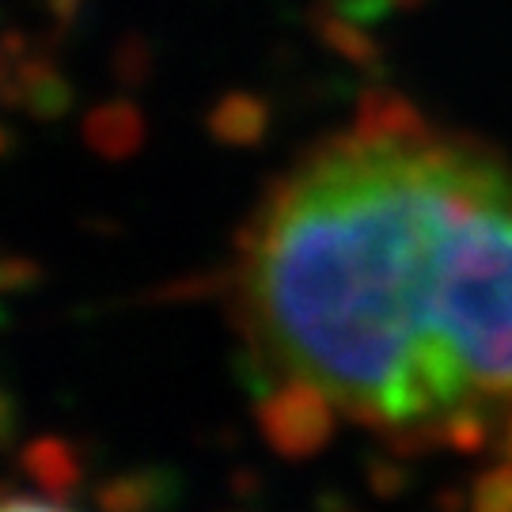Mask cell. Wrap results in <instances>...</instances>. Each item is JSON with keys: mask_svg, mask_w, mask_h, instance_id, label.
<instances>
[{"mask_svg": "<svg viewBox=\"0 0 512 512\" xmlns=\"http://www.w3.org/2000/svg\"><path fill=\"white\" fill-rule=\"evenodd\" d=\"M471 509L475 512H512V463H497L471 482Z\"/></svg>", "mask_w": 512, "mask_h": 512, "instance_id": "obj_10", "label": "cell"}, {"mask_svg": "<svg viewBox=\"0 0 512 512\" xmlns=\"http://www.w3.org/2000/svg\"><path fill=\"white\" fill-rule=\"evenodd\" d=\"M365 478H368V486H372V494L387 497V501L406 494V486H410V475H406V467L399 463L395 452H391V456H368Z\"/></svg>", "mask_w": 512, "mask_h": 512, "instance_id": "obj_11", "label": "cell"}, {"mask_svg": "<svg viewBox=\"0 0 512 512\" xmlns=\"http://www.w3.org/2000/svg\"><path fill=\"white\" fill-rule=\"evenodd\" d=\"M258 429L281 459H311L334 437V399L304 376H289L258 399Z\"/></svg>", "mask_w": 512, "mask_h": 512, "instance_id": "obj_2", "label": "cell"}, {"mask_svg": "<svg viewBox=\"0 0 512 512\" xmlns=\"http://www.w3.org/2000/svg\"><path fill=\"white\" fill-rule=\"evenodd\" d=\"M338 4V12L349 19H357V23H376V19H384L387 12H395V8H414L421 0H334Z\"/></svg>", "mask_w": 512, "mask_h": 512, "instance_id": "obj_12", "label": "cell"}, {"mask_svg": "<svg viewBox=\"0 0 512 512\" xmlns=\"http://www.w3.org/2000/svg\"><path fill=\"white\" fill-rule=\"evenodd\" d=\"M38 277H42V270H38V262H31V258H4V266H0V281H4V293L16 296L23 293V289H31V285H38Z\"/></svg>", "mask_w": 512, "mask_h": 512, "instance_id": "obj_13", "label": "cell"}, {"mask_svg": "<svg viewBox=\"0 0 512 512\" xmlns=\"http://www.w3.org/2000/svg\"><path fill=\"white\" fill-rule=\"evenodd\" d=\"M12 433H16V399L4 395V444L12 440Z\"/></svg>", "mask_w": 512, "mask_h": 512, "instance_id": "obj_15", "label": "cell"}, {"mask_svg": "<svg viewBox=\"0 0 512 512\" xmlns=\"http://www.w3.org/2000/svg\"><path fill=\"white\" fill-rule=\"evenodd\" d=\"M311 27L315 35L327 42L338 57H346L353 65H376L380 61V46L372 42V35L365 31V23L342 16V12H330V8H315L311 12Z\"/></svg>", "mask_w": 512, "mask_h": 512, "instance_id": "obj_8", "label": "cell"}, {"mask_svg": "<svg viewBox=\"0 0 512 512\" xmlns=\"http://www.w3.org/2000/svg\"><path fill=\"white\" fill-rule=\"evenodd\" d=\"M247 308L277 365L387 437L512 399V179L425 133H353L277 190Z\"/></svg>", "mask_w": 512, "mask_h": 512, "instance_id": "obj_1", "label": "cell"}, {"mask_svg": "<svg viewBox=\"0 0 512 512\" xmlns=\"http://www.w3.org/2000/svg\"><path fill=\"white\" fill-rule=\"evenodd\" d=\"M266 126H270V107L251 92H228L209 110V133L220 145L251 148L266 137Z\"/></svg>", "mask_w": 512, "mask_h": 512, "instance_id": "obj_6", "label": "cell"}, {"mask_svg": "<svg viewBox=\"0 0 512 512\" xmlns=\"http://www.w3.org/2000/svg\"><path fill=\"white\" fill-rule=\"evenodd\" d=\"M490 414H486V406L482 399L475 403H459L456 410H448L444 418L437 421V437L444 448H452L459 456H475L482 452L486 444H490Z\"/></svg>", "mask_w": 512, "mask_h": 512, "instance_id": "obj_9", "label": "cell"}, {"mask_svg": "<svg viewBox=\"0 0 512 512\" xmlns=\"http://www.w3.org/2000/svg\"><path fill=\"white\" fill-rule=\"evenodd\" d=\"M46 8H50V16L65 27V23H73L80 16V8H84V0H46Z\"/></svg>", "mask_w": 512, "mask_h": 512, "instance_id": "obj_14", "label": "cell"}, {"mask_svg": "<svg viewBox=\"0 0 512 512\" xmlns=\"http://www.w3.org/2000/svg\"><path fill=\"white\" fill-rule=\"evenodd\" d=\"M19 467L38 490H46L50 497H61V501H69L73 490L80 486V478H84V467L76 459L73 444L61 437H35L23 448Z\"/></svg>", "mask_w": 512, "mask_h": 512, "instance_id": "obj_5", "label": "cell"}, {"mask_svg": "<svg viewBox=\"0 0 512 512\" xmlns=\"http://www.w3.org/2000/svg\"><path fill=\"white\" fill-rule=\"evenodd\" d=\"M183 482L167 467H145V471H129L99 486L95 505L107 512H141V509H167L179 501Z\"/></svg>", "mask_w": 512, "mask_h": 512, "instance_id": "obj_3", "label": "cell"}, {"mask_svg": "<svg viewBox=\"0 0 512 512\" xmlns=\"http://www.w3.org/2000/svg\"><path fill=\"white\" fill-rule=\"evenodd\" d=\"M353 133H361V137H418L425 133V122L399 92H365Z\"/></svg>", "mask_w": 512, "mask_h": 512, "instance_id": "obj_7", "label": "cell"}, {"mask_svg": "<svg viewBox=\"0 0 512 512\" xmlns=\"http://www.w3.org/2000/svg\"><path fill=\"white\" fill-rule=\"evenodd\" d=\"M84 141L103 160H126L145 141V118L129 99H110L84 118Z\"/></svg>", "mask_w": 512, "mask_h": 512, "instance_id": "obj_4", "label": "cell"}, {"mask_svg": "<svg viewBox=\"0 0 512 512\" xmlns=\"http://www.w3.org/2000/svg\"><path fill=\"white\" fill-rule=\"evenodd\" d=\"M501 452H505V459L512 463V414H509V421H505V437H501Z\"/></svg>", "mask_w": 512, "mask_h": 512, "instance_id": "obj_16", "label": "cell"}]
</instances>
